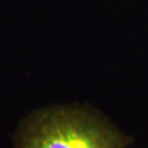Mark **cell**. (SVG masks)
Returning <instances> with one entry per match:
<instances>
[{
  "instance_id": "6da1fadb",
  "label": "cell",
  "mask_w": 148,
  "mask_h": 148,
  "mask_svg": "<svg viewBox=\"0 0 148 148\" xmlns=\"http://www.w3.org/2000/svg\"><path fill=\"white\" fill-rule=\"evenodd\" d=\"M132 138L98 113L53 107L29 115L18 127L14 148H128Z\"/></svg>"
}]
</instances>
